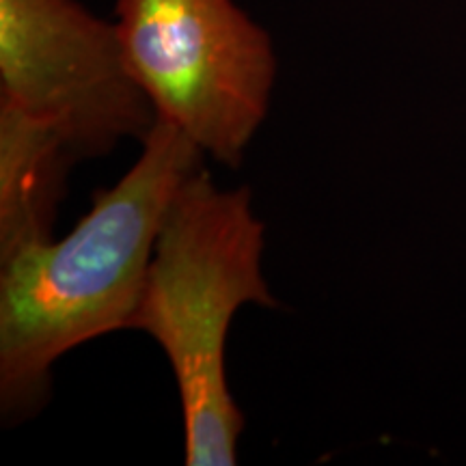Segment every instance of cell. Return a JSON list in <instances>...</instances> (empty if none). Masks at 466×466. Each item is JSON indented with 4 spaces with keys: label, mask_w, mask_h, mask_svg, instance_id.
<instances>
[{
    "label": "cell",
    "mask_w": 466,
    "mask_h": 466,
    "mask_svg": "<svg viewBox=\"0 0 466 466\" xmlns=\"http://www.w3.org/2000/svg\"><path fill=\"white\" fill-rule=\"evenodd\" d=\"M138 160L61 240L0 259V410L20 421L42 410L50 371L74 348L130 329L156 240L175 192L203 151L167 121L143 138Z\"/></svg>",
    "instance_id": "6da1fadb"
},
{
    "label": "cell",
    "mask_w": 466,
    "mask_h": 466,
    "mask_svg": "<svg viewBox=\"0 0 466 466\" xmlns=\"http://www.w3.org/2000/svg\"><path fill=\"white\" fill-rule=\"evenodd\" d=\"M264 223L248 188L220 190L197 168L162 220L130 319L173 367L184 415V462L236 466L244 417L229 391L225 346L244 305L279 307L264 272Z\"/></svg>",
    "instance_id": "7a4b0ae2"
},
{
    "label": "cell",
    "mask_w": 466,
    "mask_h": 466,
    "mask_svg": "<svg viewBox=\"0 0 466 466\" xmlns=\"http://www.w3.org/2000/svg\"><path fill=\"white\" fill-rule=\"evenodd\" d=\"M115 26L156 116L220 165L240 167L270 110V33L236 0H116Z\"/></svg>",
    "instance_id": "3957f363"
},
{
    "label": "cell",
    "mask_w": 466,
    "mask_h": 466,
    "mask_svg": "<svg viewBox=\"0 0 466 466\" xmlns=\"http://www.w3.org/2000/svg\"><path fill=\"white\" fill-rule=\"evenodd\" d=\"M0 100L55 124L78 158L143 141L158 121L115 22L80 0H0Z\"/></svg>",
    "instance_id": "277c9868"
},
{
    "label": "cell",
    "mask_w": 466,
    "mask_h": 466,
    "mask_svg": "<svg viewBox=\"0 0 466 466\" xmlns=\"http://www.w3.org/2000/svg\"><path fill=\"white\" fill-rule=\"evenodd\" d=\"M74 160L78 154L55 124L0 100V259L50 240Z\"/></svg>",
    "instance_id": "5b68a950"
}]
</instances>
